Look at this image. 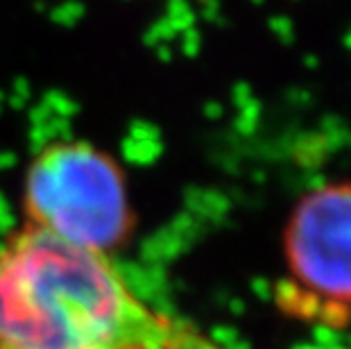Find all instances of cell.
<instances>
[{
  "mask_svg": "<svg viewBox=\"0 0 351 349\" xmlns=\"http://www.w3.org/2000/svg\"><path fill=\"white\" fill-rule=\"evenodd\" d=\"M0 349H225L98 254L25 225L0 248Z\"/></svg>",
  "mask_w": 351,
  "mask_h": 349,
  "instance_id": "1",
  "label": "cell"
},
{
  "mask_svg": "<svg viewBox=\"0 0 351 349\" xmlns=\"http://www.w3.org/2000/svg\"><path fill=\"white\" fill-rule=\"evenodd\" d=\"M23 209L25 225L107 256L132 239L136 220L121 163L80 139L52 141L34 154L23 180Z\"/></svg>",
  "mask_w": 351,
  "mask_h": 349,
  "instance_id": "2",
  "label": "cell"
},
{
  "mask_svg": "<svg viewBox=\"0 0 351 349\" xmlns=\"http://www.w3.org/2000/svg\"><path fill=\"white\" fill-rule=\"evenodd\" d=\"M297 284L331 302H351V184L304 197L286 234Z\"/></svg>",
  "mask_w": 351,
  "mask_h": 349,
  "instance_id": "3",
  "label": "cell"
},
{
  "mask_svg": "<svg viewBox=\"0 0 351 349\" xmlns=\"http://www.w3.org/2000/svg\"><path fill=\"white\" fill-rule=\"evenodd\" d=\"M347 46H349V48H351V32H349V34H347Z\"/></svg>",
  "mask_w": 351,
  "mask_h": 349,
  "instance_id": "4",
  "label": "cell"
}]
</instances>
